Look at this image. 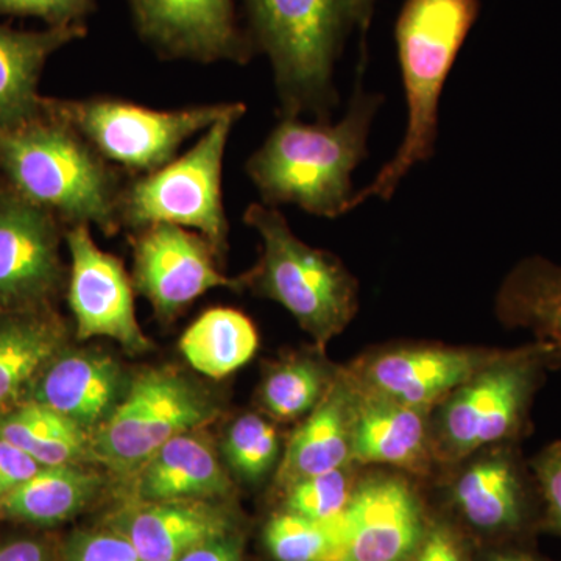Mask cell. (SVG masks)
Segmentation results:
<instances>
[{
    "instance_id": "1",
    "label": "cell",
    "mask_w": 561,
    "mask_h": 561,
    "mask_svg": "<svg viewBox=\"0 0 561 561\" xmlns=\"http://www.w3.org/2000/svg\"><path fill=\"white\" fill-rule=\"evenodd\" d=\"M382 99L357 90L339 124L283 117L247 162L264 205H297L320 217L348 213L351 175L365 158L368 133Z\"/></svg>"
},
{
    "instance_id": "2",
    "label": "cell",
    "mask_w": 561,
    "mask_h": 561,
    "mask_svg": "<svg viewBox=\"0 0 561 561\" xmlns=\"http://www.w3.org/2000/svg\"><path fill=\"white\" fill-rule=\"evenodd\" d=\"M119 172L72 127L44 111L38 119L0 130L3 183L66 228L95 225L106 236L119 231L125 186Z\"/></svg>"
},
{
    "instance_id": "3",
    "label": "cell",
    "mask_w": 561,
    "mask_h": 561,
    "mask_svg": "<svg viewBox=\"0 0 561 561\" xmlns=\"http://www.w3.org/2000/svg\"><path fill=\"white\" fill-rule=\"evenodd\" d=\"M479 11V0H405L394 38L408 99V130L378 176L354 192L348 213L370 198L390 201L408 172L434 153L443 87Z\"/></svg>"
},
{
    "instance_id": "4",
    "label": "cell",
    "mask_w": 561,
    "mask_h": 561,
    "mask_svg": "<svg viewBox=\"0 0 561 561\" xmlns=\"http://www.w3.org/2000/svg\"><path fill=\"white\" fill-rule=\"evenodd\" d=\"M251 41L272 62L283 117L330 122L343 38L353 28L343 0H242Z\"/></svg>"
},
{
    "instance_id": "5",
    "label": "cell",
    "mask_w": 561,
    "mask_h": 561,
    "mask_svg": "<svg viewBox=\"0 0 561 561\" xmlns=\"http://www.w3.org/2000/svg\"><path fill=\"white\" fill-rule=\"evenodd\" d=\"M243 219L262 241L261 260L245 286L279 302L324 348L357 311L356 279L334 254L300 241L278 209L253 203Z\"/></svg>"
},
{
    "instance_id": "6",
    "label": "cell",
    "mask_w": 561,
    "mask_h": 561,
    "mask_svg": "<svg viewBox=\"0 0 561 561\" xmlns=\"http://www.w3.org/2000/svg\"><path fill=\"white\" fill-rule=\"evenodd\" d=\"M548 368L549 353L540 342L501 350L442 402L437 427L432 430L435 459L457 461L523 437L529 427L531 402Z\"/></svg>"
},
{
    "instance_id": "7",
    "label": "cell",
    "mask_w": 561,
    "mask_h": 561,
    "mask_svg": "<svg viewBox=\"0 0 561 561\" xmlns=\"http://www.w3.org/2000/svg\"><path fill=\"white\" fill-rule=\"evenodd\" d=\"M236 103L201 140L181 157L125 184L121 197V225L133 231L165 224L205 236L217 253L227 249L228 219L221 195V171L228 139L245 114Z\"/></svg>"
},
{
    "instance_id": "8",
    "label": "cell",
    "mask_w": 561,
    "mask_h": 561,
    "mask_svg": "<svg viewBox=\"0 0 561 561\" xmlns=\"http://www.w3.org/2000/svg\"><path fill=\"white\" fill-rule=\"evenodd\" d=\"M236 103L153 110L114 98H44L43 111L79 133L110 164L144 175L179 157L197 133L208 130Z\"/></svg>"
},
{
    "instance_id": "9",
    "label": "cell",
    "mask_w": 561,
    "mask_h": 561,
    "mask_svg": "<svg viewBox=\"0 0 561 561\" xmlns=\"http://www.w3.org/2000/svg\"><path fill=\"white\" fill-rule=\"evenodd\" d=\"M219 409L171 368L130 379L117 408L91 435V457L121 474L138 472L165 443L216 420Z\"/></svg>"
},
{
    "instance_id": "10",
    "label": "cell",
    "mask_w": 561,
    "mask_h": 561,
    "mask_svg": "<svg viewBox=\"0 0 561 561\" xmlns=\"http://www.w3.org/2000/svg\"><path fill=\"white\" fill-rule=\"evenodd\" d=\"M66 227L5 183L0 184V316L50 308L65 286Z\"/></svg>"
},
{
    "instance_id": "11",
    "label": "cell",
    "mask_w": 561,
    "mask_h": 561,
    "mask_svg": "<svg viewBox=\"0 0 561 561\" xmlns=\"http://www.w3.org/2000/svg\"><path fill=\"white\" fill-rule=\"evenodd\" d=\"M133 286L162 320H171L214 289L239 290L245 276L228 278L213 243L176 225H150L131 238Z\"/></svg>"
},
{
    "instance_id": "12",
    "label": "cell",
    "mask_w": 561,
    "mask_h": 561,
    "mask_svg": "<svg viewBox=\"0 0 561 561\" xmlns=\"http://www.w3.org/2000/svg\"><path fill=\"white\" fill-rule=\"evenodd\" d=\"M70 256L68 302L79 341L105 337L131 354L146 353L151 342L140 328L133 280L119 257L99 249L91 227L66 228Z\"/></svg>"
},
{
    "instance_id": "13",
    "label": "cell",
    "mask_w": 561,
    "mask_h": 561,
    "mask_svg": "<svg viewBox=\"0 0 561 561\" xmlns=\"http://www.w3.org/2000/svg\"><path fill=\"white\" fill-rule=\"evenodd\" d=\"M139 38L169 60L245 65L256 54L234 0H128Z\"/></svg>"
},
{
    "instance_id": "14",
    "label": "cell",
    "mask_w": 561,
    "mask_h": 561,
    "mask_svg": "<svg viewBox=\"0 0 561 561\" xmlns=\"http://www.w3.org/2000/svg\"><path fill=\"white\" fill-rule=\"evenodd\" d=\"M500 351L398 346L364 357L346 373L360 389L430 412L470 381Z\"/></svg>"
},
{
    "instance_id": "15",
    "label": "cell",
    "mask_w": 561,
    "mask_h": 561,
    "mask_svg": "<svg viewBox=\"0 0 561 561\" xmlns=\"http://www.w3.org/2000/svg\"><path fill=\"white\" fill-rule=\"evenodd\" d=\"M343 561H405L423 540L420 502L401 476H368L356 483L335 519Z\"/></svg>"
},
{
    "instance_id": "16",
    "label": "cell",
    "mask_w": 561,
    "mask_h": 561,
    "mask_svg": "<svg viewBox=\"0 0 561 561\" xmlns=\"http://www.w3.org/2000/svg\"><path fill=\"white\" fill-rule=\"evenodd\" d=\"M128 383L119 362L105 351L62 350L33 382L28 401L61 413L92 435L117 408Z\"/></svg>"
},
{
    "instance_id": "17",
    "label": "cell",
    "mask_w": 561,
    "mask_h": 561,
    "mask_svg": "<svg viewBox=\"0 0 561 561\" xmlns=\"http://www.w3.org/2000/svg\"><path fill=\"white\" fill-rule=\"evenodd\" d=\"M535 494L531 470H526L512 445L494 446L460 472L454 501L465 518L493 534H519L529 526Z\"/></svg>"
},
{
    "instance_id": "18",
    "label": "cell",
    "mask_w": 561,
    "mask_h": 561,
    "mask_svg": "<svg viewBox=\"0 0 561 561\" xmlns=\"http://www.w3.org/2000/svg\"><path fill=\"white\" fill-rule=\"evenodd\" d=\"M351 382L354 386L353 463L387 465L413 474H426L435 459L430 412L370 393L357 387L353 379Z\"/></svg>"
},
{
    "instance_id": "19",
    "label": "cell",
    "mask_w": 561,
    "mask_h": 561,
    "mask_svg": "<svg viewBox=\"0 0 561 561\" xmlns=\"http://www.w3.org/2000/svg\"><path fill=\"white\" fill-rule=\"evenodd\" d=\"M111 529L144 561H179L205 542L228 537L230 522L203 500L140 501L117 513Z\"/></svg>"
},
{
    "instance_id": "20",
    "label": "cell",
    "mask_w": 561,
    "mask_h": 561,
    "mask_svg": "<svg viewBox=\"0 0 561 561\" xmlns=\"http://www.w3.org/2000/svg\"><path fill=\"white\" fill-rule=\"evenodd\" d=\"M354 386L345 370L334 381L301 426L291 434L280 459L276 481L283 489L300 479L353 465Z\"/></svg>"
},
{
    "instance_id": "21",
    "label": "cell",
    "mask_w": 561,
    "mask_h": 561,
    "mask_svg": "<svg viewBox=\"0 0 561 561\" xmlns=\"http://www.w3.org/2000/svg\"><path fill=\"white\" fill-rule=\"evenodd\" d=\"M88 35L87 24L20 31L0 24V130L43 116L39 79L46 62L70 43Z\"/></svg>"
},
{
    "instance_id": "22",
    "label": "cell",
    "mask_w": 561,
    "mask_h": 561,
    "mask_svg": "<svg viewBox=\"0 0 561 561\" xmlns=\"http://www.w3.org/2000/svg\"><path fill=\"white\" fill-rule=\"evenodd\" d=\"M136 474L140 501H209L231 491L216 449L198 431L165 443Z\"/></svg>"
},
{
    "instance_id": "23",
    "label": "cell",
    "mask_w": 561,
    "mask_h": 561,
    "mask_svg": "<svg viewBox=\"0 0 561 561\" xmlns=\"http://www.w3.org/2000/svg\"><path fill=\"white\" fill-rule=\"evenodd\" d=\"M496 312L505 327L529 331L548 350L551 368L561 370V265L519 262L502 283Z\"/></svg>"
},
{
    "instance_id": "24",
    "label": "cell",
    "mask_w": 561,
    "mask_h": 561,
    "mask_svg": "<svg viewBox=\"0 0 561 561\" xmlns=\"http://www.w3.org/2000/svg\"><path fill=\"white\" fill-rule=\"evenodd\" d=\"M65 348V323L50 308L0 316V415Z\"/></svg>"
},
{
    "instance_id": "25",
    "label": "cell",
    "mask_w": 561,
    "mask_h": 561,
    "mask_svg": "<svg viewBox=\"0 0 561 561\" xmlns=\"http://www.w3.org/2000/svg\"><path fill=\"white\" fill-rule=\"evenodd\" d=\"M101 485V476L79 463L41 467L2 501L0 513L18 522L55 526L83 511Z\"/></svg>"
},
{
    "instance_id": "26",
    "label": "cell",
    "mask_w": 561,
    "mask_h": 561,
    "mask_svg": "<svg viewBox=\"0 0 561 561\" xmlns=\"http://www.w3.org/2000/svg\"><path fill=\"white\" fill-rule=\"evenodd\" d=\"M260 346V334L245 313L210 308L192 321L180 339V351L195 371L224 379L249 364Z\"/></svg>"
},
{
    "instance_id": "27",
    "label": "cell",
    "mask_w": 561,
    "mask_h": 561,
    "mask_svg": "<svg viewBox=\"0 0 561 561\" xmlns=\"http://www.w3.org/2000/svg\"><path fill=\"white\" fill-rule=\"evenodd\" d=\"M0 437L41 467L80 463L91 457L90 432L35 401L22 402L0 415Z\"/></svg>"
},
{
    "instance_id": "28",
    "label": "cell",
    "mask_w": 561,
    "mask_h": 561,
    "mask_svg": "<svg viewBox=\"0 0 561 561\" xmlns=\"http://www.w3.org/2000/svg\"><path fill=\"white\" fill-rule=\"evenodd\" d=\"M334 378L320 362L309 357L280 362L262 381V409L276 421L305 419L317 408Z\"/></svg>"
},
{
    "instance_id": "29",
    "label": "cell",
    "mask_w": 561,
    "mask_h": 561,
    "mask_svg": "<svg viewBox=\"0 0 561 561\" xmlns=\"http://www.w3.org/2000/svg\"><path fill=\"white\" fill-rule=\"evenodd\" d=\"M265 546L276 561H343L337 523L278 513L265 526Z\"/></svg>"
},
{
    "instance_id": "30",
    "label": "cell",
    "mask_w": 561,
    "mask_h": 561,
    "mask_svg": "<svg viewBox=\"0 0 561 561\" xmlns=\"http://www.w3.org/2000/svg\"><path fill=\"white\" fill-rule=\"evenodd\" d=\"M224 454L243 481H261L278 460V431L264 416L245 413L232 421L225 437Z\"/></svg>"
},
{
    "instance_id": "31",
    "label": "cell",
    "mask_w": 561,
    "mask_h": 561,
    "mask_svg": "<svg viewBox=\"0 0 561 561\" xmlns=\"http://www.w3.org/2000/svg\"><path fill=\"white\" fill-rule=\"evenodd\" d=\"M351 467V465H350ZM350 467L300 479L286 486V512L316 522H330L337 518L348 507L356 489Z\"/></svg>"
},
{
    "instance_id": "32",
    "label": "cell",
    "mask_w": 561,
    "mask_h": 561,
    "mask_svg": "<svg viewBox=\"0 0 561 561\" xmlns=\"http://www.w3.org/2000/svg\"><path fill=\"white\" fill-rule=\"evenodd\" d=\"M98 0H0V16L38 18L47 27L87 24Z\"/></svg>"
},
{
    "instance_id": "33",
    "label": "cell",
    "mask_w": 561,
    "mask_h": 561,
    "mask_svg": "<svg viewBox=\"0 0 561 561\" xmlns=\"http://www.w3.org/2000/svg\"><path fill=\"white\" fill-rule=\"evenodd\" d=\"M529 467L545 507L546 527L561 535V442L546 446Z\"/></svg>"
},
{
    "instance_id": "34",
    "label": "cell",
    "mask_w": 561,
    "mask_h": 561,
    "mask_svg": "<svg viewBox=\"0 0 561 561\" xmlns=\"http://www.w3.org/2000/svg\"><path fill=\"white\" fill-rule=\"evenodd\" d=\"M66 561H144L116 530L79 531L66 546Z\"/></svg>"
},
{
    "instance_id": "35",
    "label": "cell",
    "mask_w": 561,
    "mask_h": 561,
    "mask_svg": "<svg viewBox=\"0 0 561 561\" xmlns=\"http://www.w3.org/2000/svg\"><path fill=\"white\" fill-rule=\"evenodd\" d=\"M41 470L38 461L0 437V504L7 496Z\"/></svg>"
},
{
    "instance_id": "36",
    "label": "cell",
    "mask_w": 561,
    "mask_h": 561,
    "mask_svg": "<svg viewBox=\"0 0 561 561\" xmlns=\"http://www.w3.org/2000/svg\"><path fill=\"white\" fill-rule=\"evenodd\" d=\"M412 561H465L457 538L445 527H435L423 537Z\"/></svg>"
},
{
    "instance_id": "37",
    "label": "cell",
    "mask_w": 561,
    "mask_h": 561,
    "mask_svg": "<svg viewBox=\"0 0 561 561\" xmlns=\"http://www.w3.org/2000/svg\"><path fill=\"white\" fill-rule=\"evenodd\" d=\"M179 561H242L238 546L230 538H219L192 549Z\"/></svg>"
},
{
    "instance_id": "38",
    "label": "cell",
    "mask_w": 561,
    "mask_h": 561,
    "mask_svg": "<svg viewBox=\"0 0 561 561\" xmlns=\"http://www.w3.org/2000/svg\"><path fill=\"white\" fill-rule=\"evenodd\" d=\"M0 561H51V553L43 542L20 540L0 548Z\"/></svg>"
},
{
    "instance_id": "39",
    "label": "cell",
    "mask_w": 561,
    "mask_h": 561,
    "mask_svg": "<svg viewBox=\"0 0 561 561\" xmlns=\"http://www.w3.org/2000/svg\"><path fill=\"white\" fill-rule=\"evenodd\" d=\"M375 2L376 0H343L351 24L359 28L362 35H365L370 27Z\"/></svg>"
},
{
    "instance_id": "40",
    "label": "cell",
    "mask_w": 561,
    "mask_h": 561,
    "mask_svg": "<svg viewBox=\"0 0 561 561\" xmlns=\"http://www.w3.org/2000/svg\"><path fill=\"white\" fill-rule=\"evenodd\" d=\"M489 561H542L535 557L534 553L527 551H518V549H508V551H502L494 553L490 557Z\"/></svg>"
},
{
    "instance_id": "41",
    "label": "cell",
    "mask_w": 561,
    "mask_h": 561,
    "mask_svg": "<svg viewBox=\"0 0 561 561\" xmlns=\"http://www.w3.org/2000/svg\"><path fill=\"white\" fill-rule=\"evenodd\" d=\"M0 184H2V176H0Z\"/></svg>"
}]
</instances>
